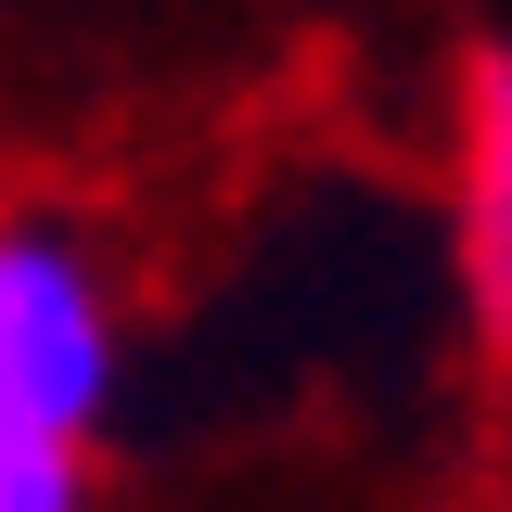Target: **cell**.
<instances>
[{"label":"cell","instance_id":"1","mask_svg":"<svg viewBox=\"0 0 512 512\" xmlns=\"http://www.w3.org/2000/svg\"><path fill=\"white\" fill-rule=\"evenodd\" d=\"M116 359H128V320H116L103 256L64 218L0 205V423L90 448L116 410Z\"/></svg>","mask_w":512,"mask_h":512},{"label":"cell","instance_id":"2","mask_svg":"<svg viewBox=\"0 0 512 512\" xmlns=\"http://www.w3.org/2000/svg\"><path fill=\"white\" fill-rule=\"evenodd\" d=\"M461 141H448V269L487 346H512V52L461 64Z\"/></svg>","mask_w":512,"mask_h":512},{"label":"cell","instance_id":"3","mask_svg":"<svg viewBox=\"0 0 512 512\" xmlns=\"http://www.w3.org/2000/svg\"><path fill=\"white\" fill-rule=\"evenodd\" d=\"M0 512H90V461L64 436H13L0 423Z\"/></svg>","mask_w":512,"mask_h":512}]
</instances>
